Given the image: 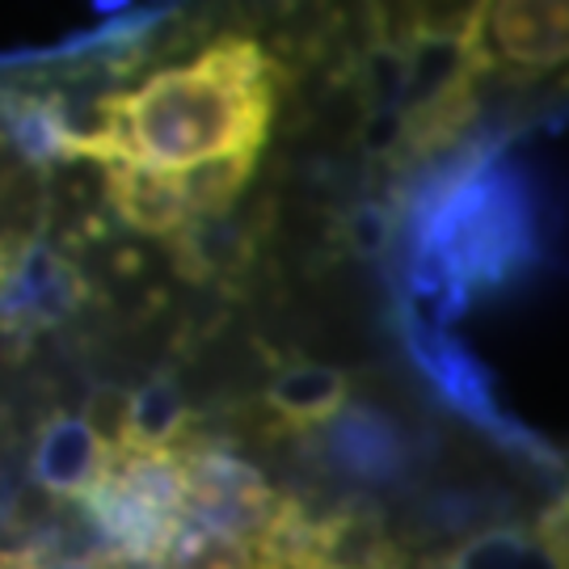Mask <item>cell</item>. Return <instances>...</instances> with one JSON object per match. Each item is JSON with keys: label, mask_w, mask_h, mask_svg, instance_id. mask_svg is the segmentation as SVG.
Segmentation results:
<instances>
[{"label": "cell", "mask_w": 569, "mask_h": 569, "mask_svg": "<svg viewBox=\"0 0 569 569\" xmlns=\"http://www.w3.org/2000/svg\"><path fill=\"white\" fill-rule=\"evenodd\" d=\"M157 569H274L253 540L186 519Z\"/></svg>", "instance_id": "5"}, {"label": "cell", "mask_w": 569, "mask_h": 569, "mask_svg": "<svg viewBox=\"0 0 569 569\" xmlns=\"http://www.w3.org/2000/svg\"><path fill=\"white\" fill-rule=\"evenodd\" d=\"M371 4L392 68L401 77V93L448 56V47L460 39V30L477 9V0H371Z\"/></svg>", "instance_id": "3"}, {"label": "cell", "mask_w": 569, "mask_h": 569, "mask_svg": "<svg viewBox=\"0 0 569 569\" xmlns=\"http://www.w3.org/2000/svg\"><path fill=\"white\" fill-rule=\"evenodd\" d=\"M552 119H569V0H477L448 56L397 102L380 164L385 241L427 186L498 161Z\"/></svg>", "instance_id": "2"}, {"label": "cell", "mask_w": 569, "mask_h": 569, "mask_svg": "<svg viewBox=\"0 0 569 569\" xmlns=\"http://www.w3.org/2000/svg\"><path fill=\"white\" fill-rule=\"evenodd\" d=\"M4 569H127V566L110 561L102 552H51V557L4 552Z\"/></svg>", "instance_id": "6"}, {"label": "cell", "mask_w": 569, "mask_h": 569, "mask_svg": "<svg viewBox=\"0 0 569 569\" xmlns=\"http://www.w3.org/2000/svg\"><path fill=\"white\" fill-rule=\"evenodd\" d=\"M371 0H148L0 84L4 371L140 385L228 346L363 363L413 308Z\"/></svg>", "instance_id": "1"}, {"label": "cell", "mask_w": 569, "mask_h": 569, "mask_svg": "<svg viewBox=\"0 0 569 569\" xmlns=\"http://www.w3.org/2000/svg\"><path fill=\"white\" fill-rule=\"evenodd\" d=\"M540 515L477 531V536H468L460 549L439 557L430 569H566L552 536L540 523Z\"/></svg>", "instance_id": "4"}]
</instances>
